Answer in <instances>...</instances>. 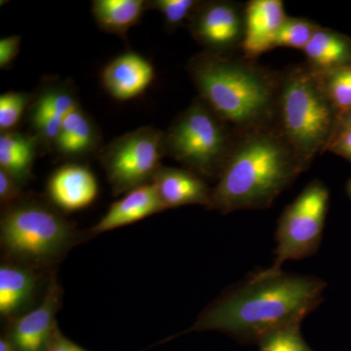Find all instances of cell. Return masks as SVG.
<instances>
[{
    "label": "cell",
    "mask_w": 351,
    "mask_h": 351,
    "mask_svg": "<svg viewBox=\"0 0 351 351\" xmlns=\"http://www.w3.org/2000/svg\"><path fill=\"white\" fill-rule=\"evenodd\" d=\"M329 206V191L324 182L313 180L284 209L277 223L272 267L287 261L311 257L319 249Z\"/></svg>",
    "instance_id": "cell-8"
},
{
    "label": "cell",
    "mask_w": 351,
    "mask_h": 351,
    "mask_svg": "<svg viewBox=\"0 0 351 351\" xmlns=\"http://www.w3.org/2000/svg\"><path fill=\"white\" fill-rule=\"evenodd\" d=\"M199 3L196 0H154L149 6L162 14L168 27H177L191 19Z\"/></svg>",
    "instance_id": "cell-26"
},
{
    "label": "cell",
    "mask_w": 351,
    "mask_h": 351,
    "mask_svg": "<svg viewBox=\"0 0 351 351\" xmlns=\"http://www.w3.org/2000/svg\"><path fill=\"white\" fill-rule=\"evenodd\" d=\"M350 129H351V110L339 117L335 137H336L338 134L341 133V132L350 130Z\"/></svg>",
    "instance_id": "cell-31"
},
{
    "label": "cell",
    "mask_w": 351,
    "mask_h": 351,
    "mask_svg": "<svg viewBox=\"0 0 351 351\" xmlns=\"http://www.w3.org/2000/svg\"><path fill=\"white\" fill-rule=\"evenodd\" d=\"M326 287L318 277L271 267L212 302L186 332L218 331L240 343H260L279 330L302 325L324 300Z\"/></svg>",
    "instance_id": "cell-1"
},
{
    "label": "cell",
    "mask_w": 351,
    "mask_h": 351,
    "mask_svg": "<svg viewBox=\"0 0 351 351\" xmlns=\"http://www.w3.org/2000/svg\"><path fill=\"white\" fill-rule=\"evenodd\" d=\"M288 16L281 0H251L245 5V34L242 54L254 60L274 49L276 34Z\"/></svg>",
    "instance_id": "cell-12"
},
{
    "label": "cell",
    "mask_w": 351,
    "mask_h": 351,
    "mask_svg": "<svg viewBox=\"0 0 351 351\" xmlns=\"http://www.w3.org/2000/svg\"><path fill=\"white\" fill-rule=\"evenodd\" d=\"M189 31L209 52L230 54L240 49L245 34V6L237 2L200 1L189 21Z\"/></svg>",
    "instance_id": "cell-9"
},
{
    "label": "cell",
    "mask_w": 351,
    "mask_h": 351,
    "mask_svg": "<svg viewBox=\"0 0 351 351\" xmlns=\"http://www.w3.org/2000/svg\"><path fill=\"white\" fill-rule=\"evenodd\" d=\"M36 288L34 270L24 263H5L0 267V313L10 317L29 304Z\"/></svg>",
    "instance_id": "cell-19"
},
{
    "label": "cell",
    "mask_w": 351,
    "mask_h": 351,
    "mask_svg": "<svg viewBox=\"0 0 351 351\" xmlns=\"http://www.w3.org/2000/svg\"><path fill=\"white\" fill-rule=\"evenodd\" d=\"M164 135L166 156L204 179H218L237 138L200 97L176 117Z\"/></svg>",
    "instance_id": "cell-6"
},
{
    "label": "cell",
    "mask_w": 351,
    "mask_h": 351,
    "mask_svg": "<svg viewBox=\"0 0 351 351\" xmlns=\"http://www.w3.org/2000/svg\"><path fill=\"white\" fill-rule=\"evenodd\" d=\"M307 64L317 71H328L351 64V38L331 29H319L304 47Z\"/></svg>",
    "instance_id": "cell-20"
},
{
    "label": "cell",
    "mask_w": 351,
    "mask_h": 351,
    "mask_svg": "<svg viewBox=\"0 0 351 351\" xmlns=\"http://www.w3.org/2000/svg\"><path fill=\"white\" fill-rule=\"evenodd\" d=\"M319 25L304 18L288 17L274 38V47H291L304 50Z\"/></svg>",
    "instance_id": "cell-23"
},
{
    "label": "cell",
    "mask_w": 351,
    "mask_h": 351,
    "mask_svg": "<svg viewBox=\"0 0 351 351\" xmlns=\"http://www.w3.org/2000/svg\"><path fill=\"white\" fill-rule=\"evenodd\" d=\"M47 351H88L66 338L60 330L55 334Z\"/></svg>",
    "instance_id": "cell-30"
},
{
    "label": "cell",
    "mask_w": 351,
    "mask_h": 351,
    "mask_svg": "<svg viewBox=\"0 0 351 351\" xmlns=\"http://www.w3.org/2000/svg\"><path fill=\"white\" fill-rule=\"evenodd\" d=\"M100 132L82 108L77 107L64 119L53 147L59 156L80 159L100 152Z\"/></svg>",
    "instance_id": "cell-17"
},
{
    "label": "cell",
    "mask_w": 351,
    "mask_h": 351,
    "mask_svg": "<svg viewBox=\"0 0 351 351\" xmlns=\"http://www.w3.org/2000/svg\"><path fill=\"white\" fill-rule=\"evenodd\" d=\"M149 9V1L145 0H95L92 2V14L100 29L123 38Z\"/></svg>",
    "instance_id": "cell-21"
},
{
    "label": "cell",
    "mask_w": 351,
    "mask_h": 351,
    "mask_svg": "<svg viewBox=\"0 0 351 351\" xmlns=\"http://www.w3.org/2000/svg\"><path fill=\"white\" fill-rule=\"evenodd\" d=\"M0 239L7 255L29 267L56 263L75 244L73 225L38 201L20 200L5 208Z\"/></svg>",
    "instance_id": "cell-5"
},
{
    "label": "cell",
    "mask_w": 351,
    "mask_h": 351,
    "mask_svg": "<svg viewBox=\"0 0 351 351\" xmlns=\"http://www.w3.org/2000/svg\"><path fill=\"white\" fill-rule=\"evenodd\" d=\"M40 141L34 134L10 131L0 136V170L25 186L32 178V167Z\"/></svg>",
    "instance_id": "cell-18"
},
{
    "label": "cell",
    "mask_w": 351,
    "mask_h": 351,
    "mask_svg": "<svg viewBox=\"0 0 351 351\" xmlns=\"http://www.w3.org/2000/svg\"><path fill=\"white\" fill-rule=\"evenodd\" d=\"M21 36H10L0 40V69H6L19 54Z\"/></svg>",
    "instance_id": "cell-28"
},
{
    "label": "cell",
    "mask_w": 351,
    "mask_h": 351,
    "mask_svg": "<svg viewBox=\"0 0 351 351\" xmlns=\"http://www.w3.org/2000/svg\"><path fill=\"white\" fill-rule=\"evenodd\" d=\"M47 193L59 209L75 212L94 202L99 193V184L91 170L82 164L69 163L51 175Z\"/></svg>",
    "instance_id": "cell-13"
},
{
    "label": "cell",
    "mask_w": 351,
    "mask_h": 351,
    "mask_svg": "<svg viewBox=\"0 0 351 351\" xmlns=\"http://www.w3.org/2000/svg\"><path fill=\"white\" fill-rule=\"evenodd\" d=\"M346 193H348V196L351 198V179H350L348 184H346Z\"/></svg>",
    "instance_id": "cell-33"
},
{
    "label": "cell",
    "mask_w": 351,
    "mask_h": 351,
    "mask_svg": "<svg viewBox=\"0 0 351 351\" xmlns=\"http://www.w3.org/2000/svg\"><path fill=\"white\" fill-rule=\"evenodd\" d=\"M0 351H18L15 346L5 336L0 339Z\"/></svg>",
    "instance_id": "cell-32"
},
{
    "label": "cell",
    "mask_w": 351,
    "mask_h": 351,
    "mask_svg": "<svg viewBox=\"0 0 351 351\" xmlns=\"http://www.w3.org/2000/svg\"><path fill=\"white\" fill-rule=\"evenodd\" d=\"M32 95L24 92H7L0 96V131H15L27 106L31 105Z\"/></svg>",
    "instance_id": "cell-24"
},
{
    "label": "cell",
    "mask_w": 351,
    "mask_h": 351,
    "mask_svg": "<svg viewBox=\"0 0 351 351\" xmlns=\"http://www.w3.org/2000/svg\"><path fill=\"white\" fill-rule=\"evenodd\" d=\"M63 290L56 277L50 279L43 302L36 308L14 321L6 338L18 351H47L59 328L56 315Z\"/></svg>",
    "instance_id": "cell-10"
},
{
    "label": "cell",
    "mask_w": 351,
    "mask_h": 351,
    "mask_svg": "<svg viewBox=\"0 0 351 351\" xmlns=\"http://www.w3.org/2000/svg\"><path fill=\"white\" fill-rule=\"evenodd\" d=\"M327 152L343 157L351 162V129L341 132L332 138Z\"/></svg>",
    "instance_id": "cell-29"
},
{
    "label": "cell",
    "mask_w": 351,
    "mask_h": 351,
    "mask_svg": "<svg viewBox=\"0 0 351 351\" xmlns=\"http://www.w3.org/2000/svg\"><path fill=\"white\" fill-rule=\"evenodd\" d=\"M164 209L203 205L209 209L212 189L193 171L162 166L152 180Z\"/></svg>",
    "instance_id": "cell-15"
},
{
    "label": "cell",
    "mask_w": 351,
    "mask_h": 351,
    "mask_svg": "<svg viewBox=\"0 0 351 351\" xmlns=\"http://www.w3.org/2000/svg\"><path fill=\"white\" fill-rule=\"evenodd\" d=\"M318 73L339 119L341 114L351 110V64Z\"/></svg>",
    "instance_id": "cell-22"
},
{
    "label": "cell",
    "mask_w": 351,
    "mask_h": 351,
    "mask_svg": "<svg viewBox=\"0 0 351 351\" xmlns=\"http://www.w3.org/2000/svg\"><path fill=\"white\" fill-rule=\"evenodd\" d=\"M163 210L165 209L154 184L149 182L132 189L121 199L113 203L105 216L90 230V233L98 235L132 225Z\"/></svg>",
    "instance_id": "cell-16"
},
{
    "label": "cell",
    "mask_w": 351,
    "mask_h": 351,
    "mask_svg": "<svg viewBox=\"0 0 351 351\" xmlns=\"http://www.w3.org/2000/svg\"><path fill=\"white\" fill-rule=\"evenodd\" d=\"M306 171L276 126L237 136L212 188L209 209H265Z\"/></svg>",
    "instance_id": "cell-3"
},
{
    "label": "cell",
    "mask_w": 351,
    "mask_h": 351,
    "mask_svg": "<svg viewBox=\"0 0 351 351\" xmlns=\"http://www.w3.org/2000/svg\"><path fill=\"white\" fill-rule=\"evenodd\" d=\"M260 351H313L302 338L301 325L284 328L260 343Z\"/></svg>",
    "instance_id": "cell-25"
},
{
    "label": "cell",
    "mask_w": 351,
    "mask_h": 351,
    "mask_svg": "<svg viewBox=\"0 0 351 351\" xmlns=\"http://www.w3.org/2000/svg\"><path fill=\"white\" fill-rule=\"evenodd\" d=\"M29 106L32 130L45 147H53L64 119L80 107L73 85L66 82L44 85Z\"/></svg>",
    "instance_id": "cell-11"
},
{
    "label": "cell",
    "mask_w": 351,
    "mask_h": 351,
    "mask_svg": "<svg viewBox=\"0 0 351 351\" xmlns=\"http://www.w3.org/2000/svg\"><path fill=\"white\" fill-rule=\"evenodd\" d=\"M154 68L138 53H123L113 59L101 73V82L115 100L128 101L144 93L154 82Z\"/></svg>",
    "instance_id": "cell-14"
},
{
    "label": "cell",
    "mask_w": 351,
    "mask_h": 351,
    "mask_svg": "<svg viewBox=\"0 0 351 351\" xmlns=\"http://www.w3.org/2000/svg\"><path fill=\"white\" fill-rule=\"evenodd\" d=\"M338 122L318 71L307 64L283 71L276 126L306 170L327 152Z\"/></svg>",
    "instance_id": "cell-4"
},
{
    "label": "cell",
    "mask_w": 351,
    "mask_h": 351,
    "mask_svg": "<svg viewBox=\"0 0 351 351\" xmlns=\"http://www.w3.org/2000/svg\"><path fill=\"white\" fill-rule=\"evenodd\" d=\"M163 132L145 126L128 132L99 152L101 166L114 195L149 184L166 156Z\"/></svg>",
    "instance_id": "cell-7"
},
{
    "label": "cell",
    "mask_w": 351,
    "mask_h": 351,
    "mask_svg": "<svg viewBox=\"0 0 351 351\" xmlns=\"http://www.w3.org/2000/svg\"><path fill=\"white\" fill-rule=\"evenodd\" d=\"M188 69L200 98L237 136L276 126L282 73L205 50L191 58Z\"/></svg>",
    "instance_id": "cell-2"
},
{
    "label": "cell",
    "mask_w": 351,
    "mask_h": 351,
    "mask_svg": "<svg viewBox=\"0 0 351 351\" xmlns=\"http://www.w3.org/2000/svg\"><path fill=\"white\" fill-rule=\"evenodd\" d=\"M22 195V186L3 170H0V202L7 208L19 202Z\"/></svg>",
    "instance_id": "cell-27"
}]
</instances>
